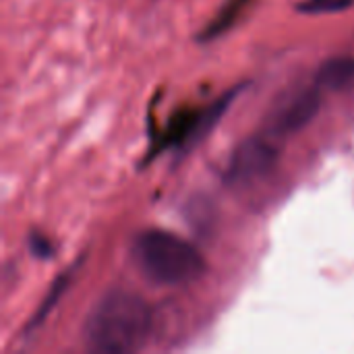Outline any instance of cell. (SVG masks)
Returning <instances> with one entry per match:
<instances>
[{
    "instance_id": "7",
    "label": "cell",
    "mask_w": 354,
    "mask_h": 354,
    "mask_svg": "<svg viewBox=\"0 0 354 354\" xmlns=\"http://www.w3.org/2000/svg\"><path fill=\"white\" fill-rule=\"evenodd\" d=\"M243 6H245V0H230V2L222 8V12L205 27V31L201 33V37H203V39H212V37L224 33V31L236 21V17H239V12L243 10Z\"/></svg>"
},
{
    "instance_id": "2",
    "label": "cell",
    "mask_w": 354,
    "mask_h": 354,
    "mask_svg": "<svg viewBox=\"0 0 354 354\" xmlns=\"http://www.w3.org/2000/svg\"><path fill=\"white\" fill-rule=\"evenodd\" d=\"M131 255L139 272L160 286H183L205 272V261L197 247L162 228L141 230L133 239Z\"/></svg>"
},
{
    "instance_id": "6",
    "label": "cell",
    "mask_w": 354,
    "mask_h": 354,
    "mask_svg": "<svg viewBox=\"0 0 354 354\" xmlns=\"http://www.w3.org/2000/svg\"><path fill=\"white\" fill-rule=\"evenodd\" d=\"M322 89L342 91L346 87H354V58H334L328 60L315 81Z\"/></svg>"
},
{
    "instance_id": "9",
    "label": "cell",
    "mask_w": 354,
    "mask_h": 354,
    "mask_svg": "<svg viewBox=\"0 0 354 354\" xmlns=\"http://www.w3.org/2000/svg\"><path fill=\"white\" fill-rule=\"evenodd\" d=\"M71 276H73V272H68V274H64V276H60V278H56V282L52 284V288H50V292H48V297L44 299V303H41V307L37 309V313L31 317V322H29V330L31 328H37L44 319H46V315H48V311L54 307V303L60 299V295L64 292V288L68 286V282H71Z\"/></svg>"
},
{
    "instance_id": "5",
    "label": "cell",
    "mask_w": 354,
    "mask_h": 354,
    "mask_svg": "<svg viewBox=\"0 0 354 354\" xmlns=\"http://www.w3.org/2000/svg\"><path fill=\"white\" fill-rule=\"evenodd\" d=\"M322 87L315 83L309 89H303L299 93H295L292 97H288L272 116V133L274 135H295L299 131H303L305 127L311 124V120L319 114L322 108Z\"/></svg>"
},
{
    "instance_id": "4",
    "label": "cell",
    "mask_w": 354,
    "mask_h": 354,
    "mask_svg": "<svg viewBox=\"0 0 354 354\" xmlns=\"http://www.w3.org/2000/svg\"><path fill=\"white\" fill-rule=\"evenodd\" d=\"M236 95H239V87L224 93L222 97H218L205 108L178 112L168 122L162 135V147H189L201 141V137H205L218 124V120L224 116V112L228 110V106L234 102Z\"/></svg>"
},
{
    "instance_id": "10",
    "label": "cell",
    "mask_w": 354,
    "mask_h": 354,
    "mask_svg": "<svg viewBox=\"0 0 354 354\" xmlns=\"http://www.w3.org/2000/svg\"><path fill=\"white\" fill-rule=\"evenodd\" d=\"M29 247H31V253H33L35 257H41V259H48V257H52V253H54L50 241H48L46 236H39V234H31Z\"/></svg>"
},
{
    "instance_id": "1",
    "label": "cell",
    "mask_w": 354,
    "mask_h": 354,
    "mask_svg": "<svg viewBox=\"0 0 354 354\" xmlns=\"http://www.w3.org/2000/svg\"><path fill=\"white\" fill-rule=\"evenodd\" d=\"M151 332V309L135 292L114 288L91 309L85 322V342L89 351L102 354H127L139 351Z\"/></svg>"
},
{
    "instance_id": "3",
    "label": "cell",
    "mask_w": 354,
    "mask_h": 354,
    "mask_svg": "<svg viewBox=\"0 0 354 354\" xmlns=\"http://www.w3.org/2000/svg\"><path fill=\"white\" fill-rule=\"evenodd\" d=\"M280 147L270 137L245 139L230 156L224 180L230 187H249L263 180L278 164Z\"/></svg>"
},
{
    "instance_id": "8",
    "label": "cell",
    "mask_w": 354,
    "mask_h": 354,
    "mask_svg": "<svg viewBox=\"0 0 354 354\" xmlns=\"http://www.w3.org/2000/svg\"><path fill=\"white\" fill-rule=\"evenodd\" d=\"M354 0H301L297 2V10L303 15H332L351 8Z\"/></svg>"
}]
</instances>
